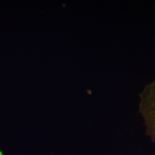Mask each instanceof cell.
Instances as JSON below:
<instances>
[{
  "mask_svg": "<svg viewBox=\"0 0 155 155\" xmlns=\"http://www.w3.org/2000/svg\"><path fill=\"white\" fill-rule=\"evenodd\" d=\"M139 112L144 120L146 133L155 143V77L140 93Z\"/></svg>",
  "mask_w": 155,
  "mask_h": 155,
  "instance_id": "6da1fadb",
  "label": "cell"
},
{
  "mask_svg": "<svg viewBox=\"0 0 155 155\" xmlns=\"http://www.w3.org/2000/svg\"><path fill=\"white\" fill-rule=\"evenodd\" d=\"M0 155H2V153L0 152Z\"/></svg>",
  "mask_w": 155,
  "mask_h": 155,
  "instance_id": "7a4b0ae2",
  "label": "cell"
}]
</instances>
